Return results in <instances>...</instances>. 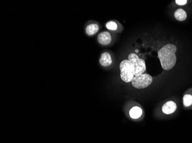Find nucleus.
I'll return each mask as SVG.
<instances>
[{
  "mask_svg": "<svg viewBox=\"0 0 192 143\" xmlns=\"http://www.w3.org/2000/svg\"><path fill=\"white\" fill-rule=\"evenodd\" d=\"M176 4L179 5H184L187 3V1L186 0H176Z\"/></svg>",
  "mask_w": 192,
  "mask_h": 143,
  "instance_id": "obj_13",
  "label": "nucleus"
},
{
  "mask_svg": "<svg viewBox=\"0 0 192 143\" xmlns=\"http://www.w3.org/2000/svg\"><path fill=\"white\" fill-rule=\"evenodd\" d=\"M99 30V27L98 25L93 24L87 25L86 28V32L87 34L89 36H92L93 34H96Z\"/></svg>",
  "mask_w": 192,
  "mask_h": 143,
  "instance_id": "obj_10",
  "label": "nucleus"
},
{
  "mask_svg": "<svg viewBox=\"0 0 192 143\" xmlns=\"http://www.w3.org/2000/svg\"><path fill=\"white\" fill-rule=\"evenodd\" d=\"M142 114V109L138 107V106H134L129 111V115L132 117V119H138L141 116Z\"/></svg>",
  "mask_w": 192,
  "mask_h": 143,
  "instance_id": "obj_8",
  "label": "nucleus"
},
{
  "mask_svg": "<svg viewBox=\"0 0 192 143\" xmlns=\"http://www.w3.org/2000/svg\"><path fill=\"white\" fill-rule=\"evenodd\" d=\"M174 17L178 21H184L187 17V14L182 9H178L174 13Z\"/></svg>",
  "mask_w": 192,
  "mask_h": 143,
  "instance_id": "obj_9",
  "label": "nucleus"
},
{
  "mask_svg": "<svg viewBox=\"0 0 192 143\" xmlns=\"http://www.w3.org/2000/svg\"><path fill=\"white\" fill-rule=\"evenodd\" d=\"M120 69L122 80L125 83L132 81L135 77V68L132 63L128 60H123L120 64Z\"/></svg>",
  "mask_w": 192,
  "mask_h": 143,
  "instance_id": "obj_2",
  "label": "nucleus"
},
{
  "mask_svg": "<svg viewBox=\"0 0 192 143\" xmlns=\"http://www.w3.org/2000/svg\"><path fill=\"white\" fill-rule=\"evenodd\" d=\"M177 109V105L174 102L170 101L166 102L162 107V112L166 115L174 113Z\"/></svg>",
  "mask_w": 192,
  "mask_h": 143,
  "instance_id": "obj_5",
  "label": "nucleus"
},
{
  "mask_svg": "<svg viewBox=\"0 0 192 143\" xmlns=\"http://www.w3.org/2000/svg\"><path fill=\"white\" fill-rule=\"evenodd\" d=\"M128 60L129 61L135 68V76L143 74L146 71V63L143 59H140L135 53H131L128 56Z\"/></svg>",
  "mask_w": 192,
  "mask_h": 143,
  "instance_id": "obj_3",
  "label": "nucleus"
},
{
  "mask_svg": "<svg viewBox=\"0 0 192 143\" xmlns=\"http://www.w3.org/2000/svg\"><path fill=\"white\" fill-rule=\"evenodd\" d=\"M98 41L103 45H108L111 41V36L108 32H103L98 36Z\"/></svg>",
  "mask_w": 192,
  "mask_h": 143,
  "instance_id": "obj_6",
  "label": "nucleus"
},
{
  "mask_svg": "<svg viewBox=\"0 0 192 143\" xmlns=\"http://www.w3.org/2000/svg\"><path fill=\"white\" fill-rule=\"evenodd\" d=\"M138 52H139V50H138V49H136V50H135V52H136V53H138Z\"/></svg>",
  "mask_w": 192,
  "mask_h": 143,
  "instance_id": "obj_14",
  "label": "nucleus"
},
{
  "mask_svg": "<svg viewBox=\"0 0 192 143\" xmlns=\"http://www.w3.org/2000/svg\"><path fill=\"white\" fill-rule=\"evenodd\" d=\"M152 82V77L148 74H142L135 76L132 80V84L138 89H143L148 87Z\"/></svg>",
  "mask_w": 192,
  "mask_h": 143,
  "instance_id": "obj_4",
  "label": "nucleus"
},
{
  "mask_svg": "<svg viewBox=\"0 0 192 143\" xmlns=\"http://www.w3.org/2000/svg\"><path fill=\"white\" fill-rule=\"evenodd\" d=\"M100 63L104 67H108L111 65L112 63V60L109 53L104 52L102 53L100 58Z\"/></svg>",
  "mask_w": 192,
  "mask_h": 143,
  "instance_id": "obj_7",
  "label": "nucleus"
},
{
  "mask_svg": "<svg viewBox=\"0 0 192 143\" xmlns=\"http://www.w3.org/2000/svg\"><path fill=\"white\" fill-rule=\"evenodd\" d=\"M184 106L188 107L192 104V96L190 94H185L183 98Z\"/></svg>",
  "mask_w": 192,
  "mask_h": 143,
  "instance_id": "obj_11",
  "label": "nucleus"
},
{
  "mask_svg": "<svg viewBox=\"0 0 192 143\" xmlns=\"http://www.w3.org/2000/svg\"><path fill=\"white\" fill-rule=\"evenodd\" d=\"M176 45L169 44L162 47L158 52V58L163 69L168 71L173 68L177 61Z\"/></svg>",
  "mask_w": 192,
  "mask_h": 143,
  "instance_id": "obj_1",
  "label": "nucleus"
},
{
  "mask_svg": "<svg viewBox=\"0 0 192 143\" xmlns=\"http://www.w3.org/2000/svg\"><path fill=\"white\" fill-rule=\"evenodd\" d=\"M106 27L109 30H115L117 29V25L114 21H109L108 23H106Z\"/></svg>",
  "mask_w": 192,
  "mask_h": 143,
  "instance_id": "obj_12",
  "label": "nucleus"
}]
</instances>
